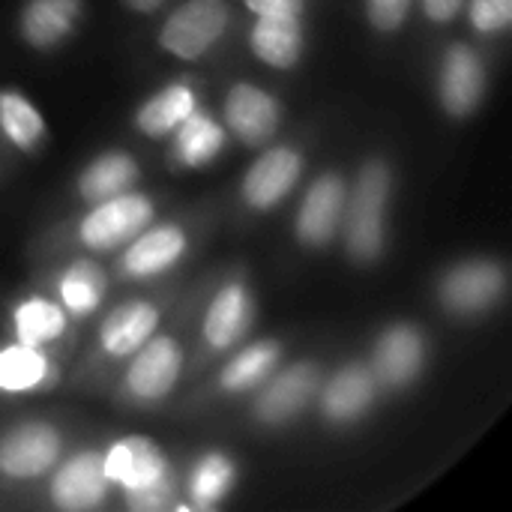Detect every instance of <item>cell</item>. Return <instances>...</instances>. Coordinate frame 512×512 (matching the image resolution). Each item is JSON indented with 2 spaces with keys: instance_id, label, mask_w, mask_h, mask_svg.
I'll return each instance as SVG.
<instances>
[{
  "instance_id": "obj_14",
  "label": "cell",
  "mask_w": 512,
  "mask_h": 512,
  "mask_svg": "<svg viewBox=\"0 0 512 512\" xmlns=\"http://www.w3.org/2000/svg\"><path fill=\"white\" fill-rule=\"evenodd\" d=\"M102 462L108 483H117L126 492L144 489L168 474V462L150 438H123L108 450V456H102Z\"/></svg>"
},
{
  "instance_id": "obj_20",
  "label": "cell",
  "mask_w": 512,
  "mask_h": 512,
  "mask_svg": "<svg viewBox=\"0 0 512 512\" xmlns=\"http://www.w3.org/2000/svg\"><path fill=\"white\" fill-rule=\"evenodd\" d=\"M252 51L273 69L297 66L303 54V24L291 15H258L252 27Z\"/></svg>"
},
{
  "instance_id": "obj_12",
  "label": "cell",
  "mask_w": 512,
  "mask_h": 512,
  "mask_svg": "<svg viewBox=\"0 0 512 512\" xmlns=\"http://www.w3.org/2000/svg\"><path fill=\"white\" fill-rule=\"evenodd\" d=\"M315 390H318V366L294 363L279 375H273V381L261 390L255 402V414L267 426H282L306 408Z\"/></svg>"
},
{
  "instance_id": "obj_21",
  "label": "cell",
  "mask_w": 512,
  "mask_h": 512,
  "mask_svg": "<svg viewBox=\"0 0 512 512\" xmlns=\"http://www.w3.org/2000/svg\"><path fill=\"white\" fill-rule=\"evenodd\" d=\"M138 180V162L123 150H108L93 159L78 177V195L90 204L123 195Z\"/></svg>"
},
{
  "instance_id": "obj_29",
  "label": "cell",
  "mask_w": 512,
  "mask_h": 512,
  "mask_svg": "<svg viewBox=\"0 0 512 512\" xmlns=\"http://www.w3.org/2000/svg\"><path fill=\"white\" fill-rule=\"evenodd\" d=\"M63 327H66L63 312L48 300H27L15 312V333H18V342H24V345L39 348V345L57 339L63 333Z\"/></svg>"
},
{
  "instance_id": "obj_15",
  "label": "cell",
  "mask_w": 512,
  "mask_h": 512,
  "mask_svg": "<svg viewBox=\"0 0 512 512\" xmlns=\"http://www.w3.org/2000/svg\"><path fill=\"white\" fill-rule=\"evenodd\" d=\"M375 402V375L363 363L342 366L321 393V411L330 423H354Z\"/></svg>"
},
{
  "instance_id": "obj_1",
  "label": "cell",
  "mask_w": 512,
  "mask_h": 512,
  "mask_svg": "<svg viewBox=\"0 0 512 512\" xmlns=\"http://www.w3.org/2000/svg\"><path fill=\"white\" fill-rule=\"evenodd\" d=\"M393 174L384 159H369L345 198V249L357 264H372L384 252V216Z\"/></svg>"
},
{
  "instance_id": "obj_4",
  "label": "cell",
  "mask_w": 512,
  "mask_h": 512,
  "mask_svg": "<svg viewBox=\"0 0 512 512\" xmlns=\"http://www.w3.org/2000/svg\"><path fill=\"white\" fill-rule=\"evenodd\" d=\"M507 288L504 267L489 261V258H471L456 264L444 279H441V303L456 312V315H477L486 312L501 300Z\"/></svg>"
},
{
  "instance_id": "obj_3",
  "label": "cell",
  "mask_w": 512,
  "mask_h": 512,
  "mask_svg": "<svg viewBox=\"0 0 512 512\" xmlns=\"http://www.w3.org/2000/svg\"><path fill=\"white\" fill-rule=\"evenodd\" d=\"M150 219H153L150 198L135 195V192H123V195H114L108 201H99L84 216L78 237L93 252H111V249L129 243L132 237H138L144 231V225H150Z\"/></svg>"
},
{
  "instance_id": "obj_9",
  "label": "cell",
  "mask_w": 512,
  "mask_h": 512,
  "mask_svg": "<svg viewBox=\"0 0 512 512\" xmlns=\"http://www.w3.org/2000/svg\"><path fill=\"white\" fill-rule=\"evenodd\" d=\"M108 477H105V462L99 453L84 450L72 456L66 465L51 480V501L57 510L84 512L99 507L108 495Z\"/></svg>"
},
{
  "instance_id": "obj_5",
  "label": "cell",
  "mask_w": 512,
  "mask_h": 512,
  "mask_svg": "<svg viewBox=\"0 0 512 512\" xmlns=\"http://www.w3.org/2000/svg\"><path fill=\"white\" fill-rule=\"evenodd\" d=\"M60 456V432L48 423H21L0 438V474L30 480L45 474Z\"/></svg>"
},
{
  "instance_id": "obj_25",
  "label": "cell",
  "mask_w": 512,
  "mask_h": 512,
  "mask_svg": "<svg viewBox=\"0 0 512 512\" xmlns=\"http://www.w3.org/2000/svg\"><path fill=\"white\" fill-rule=\"evenodd\" d=\"M279 354H282L279 342H270V339H267V342L249 345L243 354H237V357L225 366V372H222V378H219L222 390H228V393H243V390L255 387L258 381H264V378L273 372V366L279 363Z\"/></svg>"
},
{
  "instance_id": "obj_17",
  "label": "cell",
  "mask_w": 512,
  "mask_h": 512,
  "mask_svg": "<svg viewBox=\"0 0 512 512\" xmlns=\"http://www.w3.org/2000/svg\"><path fill=\"white\" fill-rule=\"evenodd\" d=\"M159 324V312L156 306L144 303V300H132L117 306L99 327V345L111 354V357H129L135 354L156 330Z\"/></svg>"
},
{
  "instance_id": "obj_35",
  "label": "cell",
  "mask_w": 512,
  "mask_h": 512,
  "mask_svg": "<svg viewBox=\"0 0 512 512\" xmlns=\"http://www.w3.org/2000/svg\"><path fill=\"white\" fill-rule=\"evenodd\" d=\"M129 9H135V12H153V9H159L165 0H123Z\"/></svg>"
},
{
  "instance_id": "obj_31",
  "label": "cell",
  "mask_w": 512,
  "mask_h": 512,
  "mask_svg": "<svg viewBox=\"0 0 512 512\" xmlns=\"http://www.w3.org/2000/svg\"><path fill=\"white\" fill-rule=\"evenodd\" d=\"M171 495H174V480H171V471H168L156 483H150L144 489H135V492H126V504L138 512H159L171 507Z\"/></svg>"
},
{
  "instance_id": "obj_34",
  "label": "cell",
  "mask_w": 512,
  "mask_h": 512,
  "mask_svg": "<svg viewBox=\"0 0 512 512\" xmlns=\"http://www.w3.org/2000/svg\"><path fill=\"white\" fill-rule=\"evenodd\" d=\"M462 3L465 0H423V9H426V15L432 18V21H453L456 15H459V9H462Z\"/></svg>"
},
{
  "instance_id": "obj_10",
  "label": "cell",
  "mask_w": 512,
  "mask_h": 512,
  "mask_svg": "<svg viewBox=\"0 0 512 512\" xmlns=\"http://www.w3.org/2000/svg\"><path fill=\"white\" fill-rule=\"evenodd\" d=\"M441 105L450 117H468L477 111L486 93V69L471 45H450L441 63Z\"/></svg>"
},
{
  "instance_id": "obj_27",
  "label": "cell",
  "mask_w": 512,
  "mask_h": 512,
  "mask_svg": "<svg viewBox=\"0 0 512 512\" xmlns=\"http://www.w3.org/2000/svg\"><path fill=\"white\" fill-rule=\"evenodd\" d=\"M105 288H108V279L102 267L90 261H78L60 279V300L72 315H90L102 303Z\"/></svg>"
},
{
  "instance_id": "obj_24",
  "label": "cell",
  "mask_w": 512,
  "mask_h": 512,
  "mask_svg": "<svg viewBox=\"0 0 512 512\" xmlns=\"http://www.w3.org/2000/svg\"><path fill=\"white\" fill-rule=\"evenodd\" d=\"M0 129L18 150H33L45 138V120L39 108L15 90L0 93Z\"/></svg>"
},
{
  "instance_id": "obj_26",
  "label": "cell",
  "mask_w": 512,
  "mask_h": 512,
  "mask_svg": "<svg viewBox=\"0 0 512 512\" xmlns=\"http://www.w3.org/2000/svg\"><path fill=\"white\" fill-rule=\"evenodd\" d=\"M48 363L36 345H9L0 351V390L24 393L45 381Z\"/></svg>"
},
{
  "instance_id": "obj_13",
  "label": "cell",
  "mask_w": 512,
  "mask_h": 512,
  "mask_svg": "<svg viewBox=\"0 0 512 512\" xmlns=\"http://www.w3.org/2000/svg\"><path fill=\"white\" fill-rule=\"evenodd\" d=\"M225 123L243 144H264L279 126V102L255 84L237 81L225 96Z\"/></svg>"
},
{
  "instance_id": "obj_16",
  "label": "cell",
  "mask_w": 512,
  "mask_h": 512,
  "mask_svg": "<svg viewBox=\"0 0 512 512\" xmlns=\"http://www.w3.org/2000/svg\"><path fill=\"white\" fill-rule=\"evenodd\" d=\"M186 252V234L177 225H159L141 234L126 255L120 258V270L129 279H150L174 267Z\"/></svg>"
},
{
  "instance_id": "obj_8",
  "label": "cell",
  "mask_w": 512,
  "mask_h": 512,
  "mask_svg": "<svg viewBox=\"0 0 512 512\" xmlns=\"http://www.w3.org/2000/svg\"><path fill=\"white\" fill-rule=\"evenodd\" d=\"M423 357H426L423 333L411 324H393L378 336L369 369L375 375V384L399 390L420 375Z\"/></svg>"
},
{
  "instance_id": "obj_7",
  "label": "cell",
  "mask_w": 512,
  "mask_h": 512,
  "mask_svg": "<svg viewBox=\"0 0 512 512\" xmlns=\"http://www.w3.org/2000/svg\"><path fill=\"white\" fill-rule=\"evenodd\" d=\"M345 198H348V189H345V180L339 174L330 171V174L318 177L300 204V213L294 222L297 240L309 249L327 246L336 237V231L342 228Z\"/></svg>"
},
{
  "instance_id": "obj_22",
  "label": "cell",
  "mask_w": 512,
  "mask_h": 512,
  "mask_svg": "<svg viewBox=\"0 0 512 512\" xmlns=\"http://www.w3.org/2000/svg\"><path fill=\"white\" fill-rule=\"evenodd\" d=\"M195 111V93L189 84H168L165 90H159L153 99H147L138 108V129L150 138H162L168 132H174L189 114Z\"/></svg>"
},
{
  "instance_id": "obj_2",
  "label": "cell",
  "mask_w": 512,
  "mask_h": 512,
  "mask_svg": "<svg viewBox=\"0 0 512 512\" xmlns=\"http://www.w3.org/2000/svg\"><path fill=\"white\" fill-rule=\"evenodd\" d=\"M228 21L231 12L225 0H189L168 15L159 42L180 60H198L222 39Z\"/></svg>"
},
{
  "instance_id": "obj_18",
  "label": "cell",
  "mask_w": 512,
  "mask_h": 512,
  "mask_svg": "<svg viewBox=\"0 0 512 512\" xmlns=\"http://www.w3.org/2000/svg\"><path fill=\"white\" fill-rule=\"evenodd\" d=\"M249 324H252V297H249L243 282H231L228 288H222L216 294V300L207 309L204 339H207L210 348L225 351L237 339H243Z\"/></svg>"
},
{
  "instance_id": "obj_19",
  "label": "cell",
  "mask_w": 512,
  "mask_h": 512,
  "mask_svg": "<svg viewBox=\"0 0 512 512\" xmlns=\"http://www.w3.org/2000/svg\"><path fill=\"white\" fill-rule=\"evenodd\" d=\"M81 0H27L21 9V36L33 48L63 42L81 18Z\"/></svg>"
},
{
  "instance_id": "obj_23",
  "label": "cell",
  "mask_w": 512,
  "mask_h": 512,
  "mask_svg": "<svg viewBox=\"0 0 512 512\" xmlns=\"http://www.w3.org/2000/svg\"><path fill=\"white\" fill-rule=\"evenodd\" d=\"M225 144V129L201 111H192L180 126H177V138H174V153L183 165L198 168L207 165L210 159H216V153Z\"/></svg>"
},
{
  "instance_id": "obj_11",
  "label": "cell",
  "mask_w": 512,
  "mask_h": 512,
  "mask_svg": "<svg viewBox=\"0 0 512 512\" xmlns=\"http://www.w3.org/2000/svg\"><path fill=\"white\" fill-rule=\"evenodd\" d=\"M303 156L291 147H273L255 159V165L243 177V201L255 210L276 207L300 180Z\"/></svg>"
},
{
  "instance_id": "obj_33",
  "label": "cell",
  "mask_w": 512,
  "mask_h": 512,
  "mask_svg": "<svg viewBox=\"0 0 512 512\" xmlns=\"http://www.w3.org/2000/svg\"><path fill=\"white\" fill-rule=\"evenodd\" d=\"M255 15H291L300 18L303 0H243Z\"/></svg>"
},
{
  "instance_id": "obj_30",
  "label": "cell",
  "mask_w": 512,
  "mask_h": 512,
  "mask_svg": "<svg viewBox=\"0 0 512 512\" xmlns=\"http://www.w3.org/2000/svg\"><path fill=\"white\" fill-rule=\"evenodd\" d=\"M471 21L480 33H501L512 21V0H474Z\"/></svg>"
},
{
  "instance_id": "obj_32",
  "label": "cell",
  "mask_w": 512,
  "mask_h": 512,
  "mask_svg": "<svg viewBox=\"0 0 512 512\" xmlns=\"http://www.w3.org/2000/svg\"><path fill=\"white\" fill-rule=\"evenodd\" d=\"M411 3L414 0H366V15L378 30L390 33V30H399L405 24Z\"/></svg>"
},
{
  "instance_id": "obj_28",
  "label": "cell",
  "mask_w": 512,
  "mask_h": 512,
  "mask_svg": "<svg viewBox=\"0 0 512 512\" xmlns=\"http://www.w3.org/2000/svg\"><path fill=\"white\" fill-rule=\"evenodd\" d=\"M234 462L222 453H207L204 459H198L195 471H192V480H189V492L195 498L198 507L204 510H213L216 504H222V498L231 492L234 486Z\"/></svg>"
},
{
  "instance_id": "obj_6",
  "label": "cell",
  "mask_w": 512,
  "mask_h": 512,
  "mask_svg": "<svg viewBox=\"0 0 512 512\" xmlns=\"http://www.w3.org/2000/svg\"><path fill=\"white\" fill-rule=\"evenodd\" d=\"M183 354L180 345L168 336H150L138 351L126 372V393L138 402H159L171 393L180 378Z\"/></svg>"
}]
</instances>
